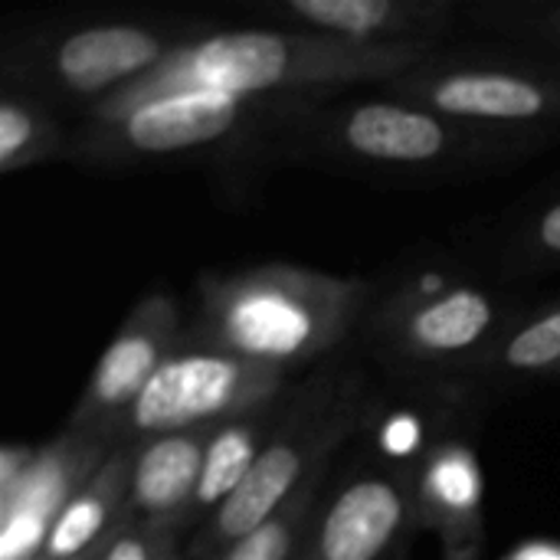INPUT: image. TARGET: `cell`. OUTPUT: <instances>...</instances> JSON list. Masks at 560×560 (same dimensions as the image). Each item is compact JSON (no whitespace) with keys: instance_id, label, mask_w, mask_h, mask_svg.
<instances>
[{"instance_id":"obj_4","label":"cell","mask_w":560,"mask_h":560,"mask_svg":"<svg viewBox=\"0 0 560 560\" xmlns=\"http://www.w3.org/2000/svg\"><path fill=\"white\" fill-rule=\"evenodd\" d=\"M377 407L371 377L354 361H322L282 397L279 420L246 482L194 532L187 560H217L266 525L315 476L328 472L341 446L358 436Z\"/></svg>"},{"instance_id":"obj_24","label":"cell","mask_w":560,"mask_h":560,"mask_svg":"<svg viewBox=\"0 0 560 560\" xmlns=\"http://www.w3.org/2000/svg\"><path fill=\"white\" fill-rule=\"evenodd\" d=\"M36 450L39 446H23V443L3 446V453H0V489H10L30 469V463L36 459Z\"/></svg>"},{"instance_id":"obj_9","label":"cell","mask_w":560,"mask_h":560,"mask_svg":"<svg viewBox=\"0 0 560 560\" xmlns=\"http://www.w3.org/2000/svg\"><path fill=\"white\" fill-rule=\"evenodd\" d=\"M279 102H249L220 92H187L144 102L108 121H75L72 161L138 167L213 151L249 128L269 125Z\"/></svg>"},{"instance_id":"obj_5","label":"cell","mask_w":560,"mask_h":560,"mask_svg":"<svg viewBox=\"0 0 560 560\" xmlns=\"http://www.w3.org/2000/svg\"><path fill=\"white\" fill-rule=\"evenodd\" d=\"M207 33L194 20H82L10 30L0 52L3 89L85 118L154 72L174 49Z\"/></svg>"},{"instance_id":"obj_2","label":"cell","mask_w":560,"mask_h":560,"mask_svg":"<svg viewBox=\"0 0 560 560\" xmlns=\"http://www.w3.org/2000/svg\"><path fill=\"white\" fill-rule=\"evenodd\" d=\"M377 285L292 262L197 279V318L184 341L276 371L322 364L368 318Z\"/></svg>"},{"instance_id":"obj_23","label":"cell","mask_w":560,"mask_h":560,"mask_svg":"<svg viewBox=\"0 0 560 560\" xmlns=\"http://www.w3.org/2000/svg\"><path fill=\"white\" fill-rule=\"evenodd\" d=\"M105 560H187V555L180 551V535L148 528L135 522V512H131L128 525L112 541V551Z\"/></svg>"},{"instance_id":"obj_7","label":"cell","mask_w":560,"mask_h":560,"mask_svg":"<svg viewBox=\"0 0 560 560\" xmlns=\"http://www.w3.org/2000/svg\"><path fill=\"white\" fill-rule=\"evenodd\" d=\"M377 89L505 135L551 138L560 131V59L512 43L509 49L440 46L427 62Z\"/></svg>"},{"instance_id":"obj_25","label":"cell","mask_w":560,"mask_h":560,"mask_svg":"<svg viewBox=\"0 0 560 560\" xmlns=\"http://www.w3.org/2000/svg\"><path fill=\"white\" fill-rule=\"evenodd\" d=\"M125 525H128V522H125ZM125 525H121V528H125ZM121 528H115L108 538H102V541H98V545H92L85 555H79V558H72V560H105L108 558V551H112V541L118 538V532H121Z\"/></svg>"},{"instance_id":"obj_14","label":"cell","mask_w":560,"mask_h":560,"mask_svg":"<svg viewBox=\"0 0 560 560\" xmlns=\"http://www.w3.org/2000/svg\"><path fill=\"white\" fill-rule=\"evenodd\" d=\"M417 522L436 535L443 560H482L486 515L476 446L459 433H440L417 459Z\"/></svg>"},{"instance_id":"obj_26","label":"cell","mask_w":560,"mask_h":560,"mask_svg":"<svg viewBox=\"0 0 560 560\" xmlns=\"http://www.w3.org/2000/svg\"><path fill=\"white\" fill-rule=\"evenodd\" d=\"M30 560H49L46 555H36V558H30Z\"/></svg>"},{"instance_id":"obj_17","label":"cell","mask_w":560,"mask_h":560,"mask_svg":"<svg viewBox=\"0 0 560 560\" xmlns=\"http://www.w3.org/2000/svg\"><path fill=\"white\" fill-rule=\"evenodd\" d=\"M285 397V394H282ZM282 397L269 407L249 410L243 417H233L226 423H220L207 443V456H203V472H200V486H197V499L190 509V525L187 528H200L253 472L276 420H279V407Z\"/></svg>"},{"instance_id":"obj_12","label":"cell","mask_w":560,"mask_h":560,"mask_svg":"<svg viewBox=\"0 0 560 560\" xmlns=\"http://www.w3.org/2000/svg\"><path fill=\"white\" fill-rule=\"evenodd\" d=\"M108 456L112 446L66 430L39 446L30 469L10 489H0V560L43 555L56 518Z\"/></svg>"},{"instance_id":"obj_22","label":"cell","mask_w":560,"mask_h":560,"mask_svg":"<svg viewBox=\"0 0 560 560\" xmlns=\"http://www.w3.org/2000/svg\"><path fill=\"white\" fill-rule=\"evenodd\" d=\"M499 259L515 276L560 269V190L505 223Z\"/></svg>"},{"instance_id":"obj_1","label":"cell","mask_w":560,"mask_h":560,"mask_svg":"<svg viewBox=\"0 0 560 560\" xmlns=\"http://www.w3.org/2000/svg\"><path fill=\"white\" fill-rule=\"evenodd\" d=\"M440 46H361L282 26L207 30L79 121H108L144 102L187 92H220L249 102L328 98V92L348 85H384L427 62Z\"/></svg>"},{"instance_id":"obj_18","label":"cell","mask_w":560,"mask_h":560,"mask_svg":"<svg viewBox=\"0 0 560 560\" xmlns=\"http://www.w3.org/2000/svg\"><path fill=\"white\" fill-rule=\"evenodd\" d=\"M75 125L23 92H0V171L16 174L49 161H72Z\"/></svg>"},{"instance_id":"obj_20","label":"cell","mask_w":560,"mask_h":560,"mask_svg":"<svg viewBox=\"0 0 560 560\" xmlns=\"http://www.w3.org/2000/svg\"><path fill=\"white\" fill-rule=\"evenodd\" d=\"M459 23H466L476 33H492L512 46H525L560 59V3H463Z\"/></svg>"},{"instance_id":"obj_6","label":"cell","mask_w":560,"mask_h":560,"mask_svg":"<svg viewBox=\"0 0 560 560\" xmlns=\"http://www.w3.org/2000/svg\"><path fill=\"white\" fill-rule=\"evenodd\" d=\"M522 318L515 302L446 269H417L377 289L364 318L368 351L404 377H479L505 331Z\"/></svg>"},{"instance_id":"obj_21","label":"cell","mask_w":560,"mask_h":560,"mask_svg":"<svg viewBox=\"0 0 560 560\" xmlns=\"http://www.w3.org/2000/svg\"><path fill=\"white\" fill-rule=\"evenodd\" d=\"M331 472V469H328ZM328 472L315 476L289 505H282L266 525L240 538L233 548H226L217 560H295L302 551V541L318 515V505L328 489Z\"/></svg>"},{"instance_id":"obj_8","label":"cell","mask_w":560,"mask_h":560,"mask_svg":"<svg viewBox=\"0 0 560 560\" xmlns=\"http://www.w3.org/2000/svg\"><path fill=\"white\" fill-rule=\"evenodd\" d=\"M289 377L285 371L184 341L118 423L115 450H131L167 433L220 427L269 407L292 387Z\"/></svg>"},{"instance_id":"obj_15","label":"cell","mask_w":560,"mask_h":560,"mask_svg":"<svg viewBox=\"0 0 560 560\" xmlns=\"http://www.w3.org/2000/svg\"><path fill=\"white\" fill-rule=\"evenodd\" d=\"M217 427L184 430L131 446V492L128 505L135 522L184 535L197 499L207 443Z\"/></svg>"},{"instance_id":"obj_19","label":"cell","mask_w":560,"mask_h":560,"mask_svg":"<svg viewBox=\"0 0 560 560\" xmlns=\"http://www.w3.org/2000/svg\"><path fill=\"white\" fill-rule=\"evenodd\" d=\"M479 377L489 381L560 377V302L541 312L522 315L505 331V338L499 341Z\"/></svg>"},{"instance_id":"obj_3","label":"cell","mask_w":560,"mask_h":560,"mask_svg":"<svg viewBox=\"0 0 560 560\" xmlns=\"http://www.w3.org/2000/svg\"><path fill=\"white\" fill-rule=\"evenodd\" d=\"M269 131L302 154L390 177H446L499 167L548 144V138L466 125L394 95L279 102Z\"/></svg>"},{"instance_id":"obj_11","label":"cell","mask_w":560,"mask_h":560,"mask_svg":"<svg viewBox=\"0 0 560 560\" xmlns=\"http://www.w3.org/2000/svg\"><path fill=\"white\" fill-rule=\"evenodd\" d=\"M184 318L167 292H148L125 315L112 345L102 351L79 404L66 420V433L98 440L115 450V430L154 381L161 364L184 345Z\"/></svg>"},{"instance_id":"obj_16","label":"cell","mask_w":560,"mask_h":560,"mask_svg":"<svg viewBox=\"0 0 560 560\" xmlns=\"http://www.w3.org/2000/svg\"><path fill=\"white\" fill-rule=\"evenodd\" d=\"M131 450H112L105 466L75 492V499L56 518L43 555L49 560H72L108 538L131 518Z\"/></svg>"},{"instance_id":"obj_13","label":"cell","mask_w":560,"mask_h":560,"mask_svg":"<svg viewBox=\"0 0 560 560\" xmlns=\"http://www.w3.org/2000/svg\"><path fill=\"white\" fill-rule=\"evenodd\" d=\"M282 30L361 46L443 43L459 26V0H272L253 7Z\"/></svg>"},{"instance_id":"obj_10","label":"cell","mask_w":560,"mask_h":560,"mask_svg":"<svg viewBox=\"0 0 560 560\" xmlns=\"http://www.w3.org/2000/svg\"><path fill=\"white\" fill-rule=\"evenodd\" d=\"M417 522V476L407 466L368 463L325 489L295 560H404Z\"/></svg>"}]
</instances>
